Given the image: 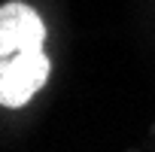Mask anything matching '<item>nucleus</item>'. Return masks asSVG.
<instances>
[{
  "label": "nucleus",
  "instance_id": "nucleus-1",
  "mask_svg": "<svg viewBox=\"0 0 155 152\" xmlns=\"http://www.w3.org/2000/svg\"><path fill=\"white\" fill-rule=\"evenodd\" d=\"M49 58L43 49H28L0 58V107H25L49 79Z\"/></svg>",
  "mask_w": 155,
  "mask_h": 152
},
{
  "label": "nucleus",
  "instance_id": "nucleus-2",
  "mask_svg": "<svg viewBox=\"0 0 155 152\" xmlns=\"http://www.w3.org/2000/svg\"><path fill=\"white\" fill-rule=\"evenodd\" d=\"M43 43H46V25L34 6L18 3V0L0 6V58L28 49H43Z\"/></svg>",
  "mask_w": 155,
  "mask_h": 152
}]
</instances>
